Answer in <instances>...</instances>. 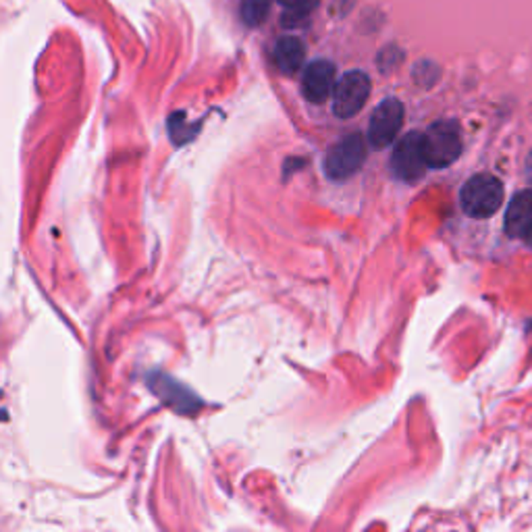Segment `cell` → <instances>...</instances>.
Segmentation results:
<instances>
[{
  "label": "cell",
  "instance_id": "5",
  "mask_svg": "<svg viewBox=\"0 0 532 532\" xmlns=\"http://www.w3.org/2000/svg\"><path fill=\"white\" fill-rule=\"evenodd\" d=\"M370 96V77L364 71H347L335 85L333 113L339 119L358 115Z\"/></svg>",
  "mask_w": 532,
  "mask_h": 532
},
{
  "label": "cell",
  "instance_id": "14",
  "mask_svg": "<svg viewBox=\"0 0 532 532\" xmlns=\"http://www.w3.org/2000/svg\"><path fill=\"white\" fill-rule=\"evenodd\" d=\"M530 331H532V325H530Z\"/></svg>",
  "mask_w": 532,
  "mask_h": 532
},
{
  "label": "cell",
  "instance_id": "3",
  "mask_svg": "<svg viewBox=\"0 0 532 532\" xmlns=\"http://www.w3.org/2000/svg\"><path fill=\"white\" fill-rule=\"evenodd\" d=\"M366 160V142L360 134H349L333 146L325 156V173L331 179H347Z\"/></svg>",
  "mask_w": 532,
  "mask_h": 532
},
{
  "label": "cell",
  "instance_id": "13",
  "mask_svg": "<svg viewBox=\"0 0 532 532\" xmlns=\"http://www.w3.org/2000/svg\"><path fill=\"white\" fill-rule=\"evenodd\" d=\"M527 242L532 246V229L528 231V236H527Z\"/></svg>",
  "mask_w": 532,
  "mask_h": 532
},
{
  "label": "cell",
  "instance_id": "10",
  "mask_svg": "<svg viewBox=\"0 0 532 532\" xmlns=\"http://www.w3.org/2000/svg\"><path fill=\"white\" fill-rule=\"evenodd\" d=\"M273 0H242V19L246 25L256 27L266 19Z\"/></svg>",
  "mask_w": 532,
  "mask_h": 532
},
{
  "label": "cell",
  "instance_id": "6",
  "mask_svg": "<svg viewBox=\"0 0 532 532\" xmlns=\"http://www.w3.org/2000/svg\"><path fill=\"white\" fill-rule=\"evenodd\" d=\"M404 105L397 98H387L378 105L368 123V142L373 148H387L404 125Z\"/></svg>",
  "mask_w": 532,
  "mask_h": 532
},
{
  "label": "cell",
  "instance_id": "2",
  "mask_svg": "<svg viewBox=\"0 0 532 532\" xmlns=\"http://www.w3.org/2000/svg\"><path fill=\"white\" fill-rule=\"evenodd\" d=\"M427 163L433 169H443L456 163L462 155V134L456 121H437L425 134Z\"/></svg>",
  "mask_w": 532,
  "mask_h": 532
},
{
  "label": "cell",
  "instance_id": "9",
  "mask_svg": "<svg viewBox=\"0 0 532 532\" xmlns=\"http://www.w3.org/2000/svg\"><path fill=\"white\" fill-rule=\"evenodd\" d=\"M306 46L300 38H281L275 46V63L283 73H297L304 65Z\"/></svg>",
  "mask_w": 532,
  "mask_h": 532
},
{
  "label": "cell",
  "instance_id": "4",
  "mask_svg": "<svg viewBox=\"0 0 532 532\" xmlns=\"http://www.w3.org/2000/svg\"><path fill=\"white\" fill-rule=\"evenodd\" d=\"M393 175L402 181H418L428 169L425 155V134L410 131L396 146L391 156Z\"/></svg>",
  "mask_w": 532,
  "mask_h": 532
},
{
  "label": "cell",
  "instance_id": "7",
  "mask_svg": "<svg viewBox=\"0 0 532 532\" xmlns=\"http://www.w3.org/2000/svg\"><path fill=\"white\" fill-rule=\"evenodd\" d=\"M335 85H337V79H335V65L329 61H315L306 67L302 75V92L306 100L320 105L329 96H333Z\"/></svg>",
  "mask_w": 532,
  "mask_h": 532
},
{
  "label": "cell",
  "instance_id": "11",
  "mask_svg": "<svg viewBox=\"0 0 532 532\" xmlns=\"http://www.w3.org/2000/svg\"><path fill=\"white\" fill-rule=\"evenodd\" d=\"M279 3L286 6V17H283V21H286L287 27H294L297 21L304 19L306 15L315 9L318 0H279Z\"/></svg>",
  "mask_w": 532,
  "mask_h": 532
},
{
  "label": "cell",
  "instance_id": "12",
  "mask_svg": "<svg viewBox=\"0 0 532 532\" xmlns=\"http://www.w3.org/2000/svg\"><path fill=\"white\" fill-rule=\"evenodd\" d=\"M524 175H527L528 184H532V150H530V155L527 156V166H524Z\"/></svg>",
  "mask_w": 532,
  "mask_h": 532
},
{
  "label": "cell",
  "instance_id": "8",
  "mask_svg": "<svg viewBox=\"0 0 532 532\" xmlns=\"http://www.w3.org/2000/svg\"><path fill=\"white\" fill-rule=\"evenodd\" d=\"M506 233L509 237H527L532 229V189H524L509 200L506 213Z\"/></svg>",
  "mask_w": 532,
  "mask_h": 532
},
{
  "label": "cell",
  "instance_id": "1",
  "mask_svg": "<svg viewBox=\"0 0 532 532\" xmlns=\"http://www.w3.org/2000/svg\"><path fill=\"white\" fill-rule=\"evenodd\" d=\"M460 202L464 213L475 218H487L493 216L504 204V186L497 177H493L489 173L475 175L466 181L462 192H460Z\"/></svg>",
  "mask_w": 532,
  "mask_h": 532
}]
</instances>
